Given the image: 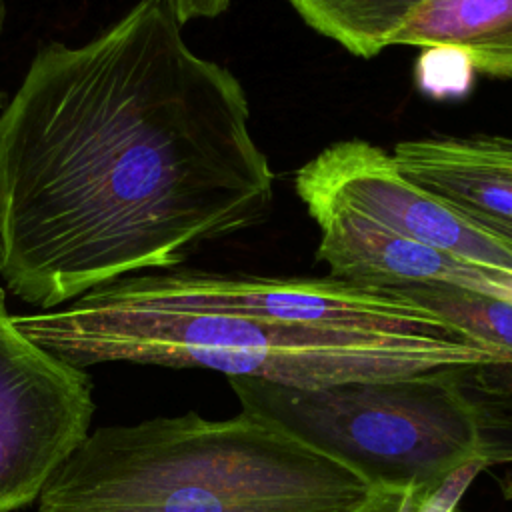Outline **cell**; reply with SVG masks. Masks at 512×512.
<instances>
[{"mask_svg":"<svg viewBox=\"0 0 512 512\" xmlns=\"http://www.w3.org/2000/svg\"><path fill=\"white\" fill-rule=\"evenodd\" d=\"M452 70H472L462 54L448 48L424 50V58L418 62V80L422 90L444 96L470 84L468 74H454Z\"/></svg>","mask_w":512,"mask_h":512,"instance_id":"cell-14","label":"cell"},{"mask_svg":"<svg viewBox=\"0 0 512 512\" xmlns=\"http://www.w3.org/2000/svg\"><path fill=\"white\" fill-rule=\"evenodd\" d=\"M512 364V302L450 286L394 288Z\"/></svg>","mask_w":512,"mask_h":512,"instance_id":"cell-12","label":"cell"},{"mask_svg":"<svg viewBox=\"0 0 512 512\" xmlns=\"http://www.w3.org/2000/svg\"><path fill=\"white\" fill-rule=\"evenodd\" d=\"M176 302L244 318L340 330L464 336L394 288L326 278H272L196 268L146 270Z\"/></svg>","mask_w":512,"mask_h":512,"instance_id":"cell-7","label":"cell"},{"mask_svg":"<svg viewBox=\"0 0 512 512\" xmlns=\"http://www.w3.org/2000/svg\"><path fill=\"white\" fill-rule=\"evenodd\" d=\"M320 240L316 258L328 276L374 288L450 286L490 296L492 270L400 236L356 212H310Z\"/></svg>","mask_w":512,"mask_h":512,"instance_id":"cell-8","label":"cell"},{"mask_svg":"<svg viewBox=\"0 0 512 512\" xmlns=\"http://www.w3.org/2000/svg\"><path fill=\"white\" fill-rule=\"evenodd\" d=\"M372 490L266 418L186 412L88 432L38 512H348Z\"/></svg>","mask_w":512,"mask_h":512,"instance_id":"cell-3","label":"cell"},{"mask_svg":"<svg viewBox=\"0 0 512 512\" xmlns=\"http://www.w3.org/2000/svg\"><path fill=\"white\" fill-rule=\"evenodd\" d=\"M452 512H460V510H458V508H456V510H452Z\"/></svg>","mask_w":512,"mask_h":512,"instance_id":"cell-21","label":"cell"},{"mask_svg":"<svg viewBox=\"0 0 512 512\" xmlns=\"http://www.w3.org/2000/svg\"><path fill=\"white\" fill-rule=\"evenodd\" d=\"M394 46L448 48L474 74L512 80V0H426L390 34Z\"/></svg>","mask_w":512,"mask_h":512,"instance_id":"cell-9","label":"cell"},{"mask_svg":"<svg viewBox=\"0 0 512 512\" xmlns=\"http://www.w3.org/2000/svg\"><path fill=\"white\" fill-rule=\"evenodd\" d=\"M486 470L484 462H472L458 472H454L446 482L434 490L410 488L402 512H452L458 508V502L472 480Z\"/></svg>","mask_w":512,"mask_h":512,"instance_id":"cell-13","label":"cell"},{"mask_svg":"<svg viewBox=\"0 0 512 512\" xmlns=\"http://www.w3.org/2000/svg\"><path fill=\"white\" fill-rule=\"evenodd\" d=\"M462 372L316 388L246 376L228 380L244 412L274 422L372 488L434 490L472 462L490 468V408L462 386Z\"/></svg>","mask_w":512,"mask_h":512,"instance_id":"cell-4","label":"cell"},{"mask_svg":"<svg viewBox=\"0 0 512 512\" xmlns=\"http://www.w3.org/2000/svg\"><path fill=\"white\" fill-rule=\"evenodd\" d=\"M92 414L90 376L24 336L0 288V512L40 496Z\"/></svg>","mask_w":512,"mask_h":512,"instance_id":"cell-5","label":"cell"},{"mask_svg":"<svg viewBox=\"0 0 512 512\" xmlns=\"http://www.w3.org/2000/svg\"><path fill=\"white\" fill-rule=\"evenodd\" d=\"M176 20L184 26L192 20H204V18H216L224 14L232 0H168Z\"/></svg>","mask_w":512,"mask_h":512,"instance_id":"cell-16","label":"cell"},{"mask_svg":"<svg viewBox=\"0 0 512 512\" xmlns=\"http://www.w3.org/2000/svg\"><path fill=\"white\" fill-rule=\"evenodd\" d=\"M272 200L244 86L186 44L168 0L42 44L0 112V276L40 310L182 266Z\"/></svg>","mask_w":512,"mask_h":512,"instance_id":"cell-1","label":"cell"},{"mask_svg":"<svg viewBox=\"0 0 512 512\" xmlns=\"http://www.w3.org/2000/svg\"><path fill=\"white\" fill-rule=\"evenodd\" d=\"M460 214H464L468 220H472L480 228L488 230L490 234H494V236H498V238H502V240L512 244V220H500V218H490V216H476V214H468V212H460Z\"/></svg>","mask_w":512,"mask_h":512,"instance_id":"cell-18","label":"cell"},{"mask_svg":"<svg viewBox=\"0 0 512 512\" xmlns=\"http://www.w3.org/2000/svg\"><path fill=\"white\" fill-rule=\"evenodd\" d=\"M12 320L32 342L82 370L136 362L316 388L434 370L512 368L466 336L340 330L200 310L166 296L148 272L96 286L54 310L12 314Z\"/></svg>","mask_w":512,"mask_h":512,"instance_id":"cell-2","label":"cell"},{"mask_svg":"<svg viewBox=\"0 0 512 512\" xmlns=\"http://www.w3.org/2000/svg\"><path fill=\"white\" fill-rule=\"evenodd\" d=\"M294 190L308 214L344 208L450 256L512 272L510 242L410 182L392 152L368 140H340L320 150L294 174Z\"/></svg>","mask_w":512,"mask_h":512,"instance_id":"cell-6","label":"cell"},{"mask_svg":"<svg viewBox=\"0 0 512 512\" xmlns=\"http://www.w3.org/2000/svg\"><path fill=\"white\" fill-rule=\"evenodd\" d=\"M470 150L490 166L512 176V136L502 134H474L464 136Z\"/></svg>","mask_w":512,"mask_h":512,"instance_id":"cell-15","label":"cell"},{"mask_svg":"<svg viewBox=\"0 0 512 512\" xmlns=\"http://www.w3.org/2000/svg\"><path fill=\"white\" fill-rule=\"evenodd\" d=\"M410 490L404 488H374L368 498L348 512H402Z\"/></svg>","mask_w":512,"mask_h":512,"instance_id":"cell-17","label":"cell"},{"mask_svg":"<svg viewBox=\"0 0 512 512\" xmlns=\"http://www.w3.org/2000/svg\"><path fill=\"white\" fill-rule=\"evenodd\" d=\"M0 2H6V0H0Z\"/></svg>","mask_w":512,"mask_h":512,"instance_id":"cell-22","label":"cell"},{"mask_svg":"<svg viewBox=\"0 0 512 512\" xmlns=\"http://www.w3.org/2000/svg\"><path fill=\"white\" fill-rule=\"evenodd\" d=\"M392 156L410 182L440 202L460 212L512 220V176L476 156L464 136L402 140Z\"/></svg>","mask_w":512,"mask_h":512,"instance_id":"cell-10","label":"cell"},{"mask_svg":"<svg viewBox=\"0 0 512 512\" xmlns=\"http://www.w3.org/2000/svg\"><path fill=\"white\" fill-rule=\"evenodd\" d=\"M492 298L512 302V272L494 270L492 276Z\"/></svg>","mask_w":512,"mask_h":512,"instance_id":"cell-19","label":"cell"},{"mask_svg":"<svg viewBox=\"0 0 512 512\" xmlns=\"http://www.w3.org/2000/svg\"><path fill=\"white\" fill-rule=\"evenodd\" d=\"M300 20L358 58L380 56L390 34L426 0H286Z\"/></svg>","mask_w":512,"mask_h":512,"instance_id":"cell-11","label":"cell"},{"mask_svg":"<svg viewBox=\"0 0 512 512\" xmlns=\"http://www.w3.org/2000/svg\"><path fill=\"white\" fill-rule=\"evenodd\" d=\"M4 16H6V10H4V2H0V34H2V26H4ZM2 100H4V92L0 90V106H2Z\"/></svg>","mask_w":512,"mask_h":512,"instance_id":"cell-20","label":"cell"}]
</instances>
